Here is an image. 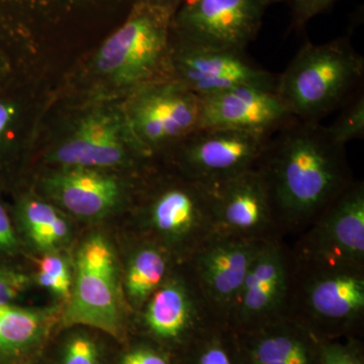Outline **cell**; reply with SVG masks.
I'll list each match as a JSON object with an SVG mask.
<instances>
[{
	"label": "cell",
	"mask_w": 364,
	"mask_h": 364,
	"mask_svg": "<svg viewBox=\"0 0 364 364\" xmlns=\"http://www.w3.org/2000/svg\"><path fill=\"white\" fill-rule=\"evenodd\" d=\"M257 169L279 228L312 225L352 182L345 146L316 122L294 119L273 133Z\"/></svg>",
	"instance_id": "obj_1"
},
{
	"label": "cell",
	"mask_w": 364,
	"mask_h": 364,
	"mask_svg": "<svg viewBox=\"0 0 364 364\" xmlns=\"http://www.w3.org/2000/svg\"><path fill=\"white\" fill-rule=\"evenodd\" d=\"M173 14L134 1L122 23L74 77V100H123L136 88L168 77Z\"/></svg>",
	"instance_id": "obj_2"
},
{
	"label": "cell",
	"mask_w": 364,
	"mask_h": 364,
	"mask_svg": "<svg viewBox=\"0 0 364 364\" xmlns=\"http://www.w3.org/2000/svg\"><path fill=\"white\" fill-rule=\"evenodd\" d=\"M45 162L126 172L153 160L132 131L121 100H74L47 135Z\"/></svg>",
	"instance_id": "obj_3"
},
{
	"label": "cell",
	"mask_w": 364,
	"mask_h": 364,
	"mask_svg": "<svg viewBox=\"0 0 364 364\" xmlns=\"http://www.w3.org/2000/svg\"><path fill=\"white\" fill-rule=\"evenodd\" d=\"M363 74V57L348 37L306 42L277 76V93L294 119L320 123L355 95Z\"/></svg>",
	"instance_id": "obj_4"
},
{
	"label": "cell",
	"mask_w": 364,
	"mask_h": 364,
	"mask_svg": "<svg viewBox=\"0 0 364 364\" xmlns=\"http://www.w3.org/2000/svg\"><path fill=\"white\" fill-rule=\"evenodd\" d=\"M121 102L132 131L153 159L200 129V97L173 78L146 83Z\"/></svg>",
	"instance_id": "obj_5"
},
{
	"label": "cell",
	"mask_w": 364,
	"mask_h": 364,
	"mask_svg": "<svg viewBox=\"0 0 364 364\" xmlns=\"http://www.w3.org/2000/svg\"><path fill=\"white\" fill-rule=\"evenodd\" d=\"M73 284L62 322L83 325L117 337L123 327V303L119 272L111 244L92 234L76 254Z\"/></svg>",
	"instance_id": "obj_6"
},
{
	"label": "cell",
	"mask_w": 364,
	"mask_h": 364,
	"mask_svg": "<svg viewBox=\"0 0 364 364\" xmlns=\"http://www.w3.org/2000/svg\"><path fill=\"white\" fill-rule=\"evenodd\" d=\"M144 210L146 225L168 253L177 248L191 257L217 233L210 188L181 173L157 186Z\"/></svg>",
	"instance_id": "obj_7"
},
{
	"label": "cell",
	"mask_w": 364,
	"mask_h": 364,
	"mask_svg": "<svg viewBox=\"0 0 364 364\" xmlns=\"http://www.w3.org/2000/svg\"><path fill=\"white\" fill-rule=\"evenodd\" d=\"M167 76L200 97L239 86L277 91V76L257 65L246 51L196 44L173 33Z\"/></svg>",
	"instance_id": "obj_8"
},
{
	"label": "cell",
	"mask_w": 364,
	"mask_h": 364,
	"mask_svg": "<svg viewBox=\"0 0 364 364\" xmlns=\"http://www.w3.org/2000/svg\"><path fill=\"white\" fill-rule=\"evenodd\" d=\"M282 1L182 0L172 18V33L196 44L246 51L257 38L268 9Z\"/></svg>",
	"instance_id": "obj_9"
},
{
	"label": "cell",
	"mask_w": 364,
	"mask_h": 364,
	"mask_svg": "<svg viewBox=\"0 0 364 364\" xmlns=\"http://www.w3.org/2000/svg\"><path fill=\"white\" fill-rule=\"evenodd\" d=\"M269 136L231 129L202 128L167 156L179 173L210 186L256 168Z\"/></svg>",
	"instance_id": "obj_10"
},
{
	"label": "cell",
	"mask_w": 364,
	"mask_h": 364,
	"mask_svg": "<svg viewBox=\"0 0 364 364\" xmlns=\"http://www.w3.org/2000/svg\"><path fill=\"white\" fill-rule=\"evenodd\" d=\"M311 226L299 243V262L363 270V182L352 181Z\"/></svg>",
	"instance_id": "obj_11"
},
{
	"label": "cell",
	"mask_w": 364,
	"mask_h": 364,
	"mask_svg": "<svg viewBox=\"0 0 364 364\" xmlns=\"http://www.w3.org/2000/svg\"><path fill=\"white\" fill-rule=\"evenodd\" d=\"M131 189L119 172L82 167H52L39 181L40 196L83 221L104 219L119 210Z\"/></svg>",
	"instance_id": "obj_12"
},
{
	"label": "cell",
	"mask_w": 364,
	"mask_h": 364,
	"mask_svg": "<svg viewBox=\"0 0 364 364\" xmlns=\"http://www.w3.org/2000/svg\"><path fill=\"white\" fill-rule=\"evenodd\" d=\"M265 241L217 232L191 256L195 284L208 310L231 316L251 263Z\"/></svg>",
	"instance_id": "obj_13"
},
{
	"label": "cell",
	"mask_w": 364,
	"mask_h": 364,
	"mask_svg": "<svg viewBox=\"0 0 364 364\" xmlns=\"http://www.w3.org/2000/svg\"><path fill=\"white\" fill-rule=\"evenodd\" d=\"M218 233L274 240L280 229L267 183L257 167L208 186Z\"/></svg>",
	"instance_id": "obj_14"
},
{
	"label": "cell",
	"mask_w": 364,
	"mask_h": 364,
	"mask_svg": "<svg viewBox=\"0 0 364 364\" xmlns=\"http://www.w3.org/2000/svg\"><path fill=\"white\" fill-rule=\"evenodd\" d=\"M294 267L279 239L267 240L249 268L230 317L245 325L272 322L289 309Z\"/></svg>",
	"instance_id": "obj_15"
},
{
	"label": "cell",
	"mask_w": 364,
	"mask_h": 364,
	"mask_svg": "<svg viewBox=\"0 0 364 364\" xmlns=\"http://www.w3.org/2000/svg\"><path fill=\"white\" fill-rule=\"evenodd\" d=\"M200 100V129H231L272 136L296 119L277 91L253 86H239Z\"/></svg>",
	"instance_id": "obj_16"
},
{
	"label": "cell",
	"mask_w": 364,
	"mask_h": 364,
	"mask_svg": "<svg viewBox=\"0 0 364 364\" xmlns=\"http://www.w3.org/2000/svg\"><path fill=\"white\" fill-rule=\"evenodd\" d=\"M299 303L311 318L326 323H349L364 311L363 270L299 262Z\"/></svg>",
	"instance_id": "obj_17"
},
{
	"label": "cell",
	"mask_w": 364,
	"mask_h": 364,
	"mask_svg": "<svg viewBox=\"0 0 364 364\" xmlns=\"http://www.w3.org/2000/svg\"><path fill=\"white\" fill-rule=\"evenodd\" d=\"M144 324L162 340H176L191 329L200 311L208 310L202 294L183 279L168 277L143 306Z\"/></svg>",
	"instance_id": "obj_18"
},
{
	"label": "cell",
	"mask_w": 364,
	"mask_h": 364,
	"mask_svg": "<svg viewBox=\"0 0 364 364\" xmlns=\"http://www.w3.org/2000/svg\"><path fill=\"white\" fill-rule=\"evenodd\" d=\"M11 215L21 243L41 252L59 251L70 239L65 213L42 196L23 193L14 202Z\"/></svg>",
	"instance_id": "obj_19"
},
{
	"label": "cell",
	"mask_w": 364,
	"mask_h": 364,
	"mask_svg": "<svg viewBox=\"0 0 364 364\" xmlns=\"http://www.w3.org/2000/svg\"><path fill=\"white\" fill-rule=\"evenodd\" d=\"M57 317V309L0 305V364L13 363L30 353L47 336Z\"/></svg>",
	"instance_id": "obj_20"
},
{
	"label": "cell",
	"mask_w": 364,
	"mask_h": 364,
	"mask_svg": "<svg viewBox=\"0 0 364 364\" xmlns=\"http://www.w3.org/2000/svg\"><path fill=\"white\" fill-rule=\"evenodd\" d=\"M169 259V253L156 243L145 244L132 254L124 287L134 308H142L151 294L168 279Z\"/></svg>",
	"instance_id": "obj_21"
},
{
	"label": "cell",
	"mask_w": 364,
	"mask_h": 364,
	"mask_svg": "<svg viewBox=\"0 0 364 364\" xmlns=\"http://www.w3.org/2000/svg\"><path fill=\"white\" fill-rule=\"evenodd\" d=\"M252 364H312L306 342L294 332L277 329L261 335L251 346Z\"/></svg>",
	"instance_id": "obj_22"
},
{
	"label": "cell",
	"mask_w": 364,
	"mask_h": 364,
	"mask_svg": "<svg viewBox=\"0 0 364 364\" xmlns=\"http://www.w3.org/2000/svg\"><path fill=\"white\" fill-rule=\"evenodd\" d=\"M30 111L26 97L0 95V158L18 145L26 129Z\"/></svg>",
	"instance_id": "obj_23"
},
{
	"label": "cell",
	"mask_w": 364,
	"mask_h": 364,
	"mask_svg": "<svg viewBox=\"0 0 364 364\" xmlns=\"http://www.w3.org/2000/svg\"><path fill=\"white\" fill-rule=\"evenodd\" d=\"M36 282L59 299L68 301L73 284L70 263L59 251L44 253L39 261Z\"/></svg>",
	"instance_id": "obj_24"
},
{
	"label": "cell",
	"mask_w": 364,
	"mask_h": 364,
	"mask_svg": "<svg viewBox=\"0 0 364 364\" xmlns=\"http://www.w3.org/2000/svg\"><path fill=\"white\" fill-rule=\"evenodd\" d=\"M332 138L337 143L346 146L353 140L364 136V97L363 93H355L342 107L338 117L327 127Z\"/></svg>",
	"instance_id": "obj_25"
},
{
	"label": "cell",
	"mask_w": 364,
	"mask_h": 364,
	"mask_svg": "<svg viewBox=\"0 0 364 364\" xmlns=\"http://www.w3.org/2000/svg\"><path fill=\"white\" fill-rule=\"evenodd\" d=\"M32 286V277L13 262H0V305H14Z\"/></svg>",
	"instance_id": "obj_26"
},
{
	"label": "cell",
	"mask_w": 364,
	"mask_h": 364,
	"mask_svg": "<svg viewBox=\"0 0 364 364\" xmlns=\"http://www.w3.org/2000/svg\"><path fill=\"white\" fill-rule=\"evenodd\" d=\"M61 364H100L97 342L90 335H72L64 345Z\"/></svg>",
	"instance_id": "obj_27"
},
{
	"label": "cell",
	"mask_w": 364,
	"mask_h": 364,
	"mask_svg": "<svg viewBox=\"0 0 364 364\" xmlns=\"http://www.w3.org/2000/svg\"><path fill=\"white\" fill-rule=\"evenodd\" d=\"M23 248L20 236L14 226L11 210L0 193V262H13Z\"/></svg>",
	"instance_id": "obj_28"
},
{
	"label": "cell",
	"mask_w": 364,
	"mask_h": 364,
	"mask_svg": "<svg viewBox=\"0 0 364 364\" xmlns=\"http://www.w3.org/2000/svg\"><path fill=\"white\" fill-rule=\"evenodd\" d=\"M291 11V30L301 32L309 21L329 11L337 0H284Z\"/></svg>",
	"instance_id": "obj_29"
},
{
	"label": "cell",
	"mask_w": 364,
	"mask_h": 364,
	"mask_svg": "<svg viewBox=\"0 0 364 364\" xmlns=\"http://www.w3.org/2000/svg\"><path fill=\"white\" fill-rule=\"evenodd\" d=\"M46 0H0V20L20 18L33 13Z\"/></svg>",
	"instance_id": "obj_30"
},
{
	"label": "cell",
	"mask_w": 364,
	"mask_h": 364,
	"mask_svg": "<svg viewBox=\"0 0 364 364\" xmlns=\"http://www.w3.org/2000/svg\"><path fill=\"white\" fill-rule=\"evenodd\" d=\"M320 356L321 364H361L355 354L339 345L323 347Z\"/></svg>",
	"instance_id": "obj_31"
},
{
	"label": "cell",
	"mask_w": 364,
	"mask_h": 364,
	"mask_svg": "<svg viewBox=\"0 0 364 364\" xmlns=\"http://www.w3.org/2000/svg\"><path fill=\"white\" fill-rule=\"evenodd\" d=\"M121 364H168V361L152 349L136 348L124 354Z\"/></svg>",
	"instance_id": "obj_32"
},
{
	"label": "cell",
	"mask_w": 364,
	"mask_h": 364,
	"mask_svg": "<svg viewBox=\"0 0 364 364\" xmlns=\"http://www.w3.org/2000/svg\"><path fill=\"white\" fill-rule=\"evenodd\" d=\"M198 364H233V361L226 348L214 342L205 346L200 352Z\"/></svg>",
	"instance_id": "obj_33"
},
{
	"label": "cell",
	"mask_w": 364,
	"mask_h": 364,
	"mask_svg": "<svg viewBox=\"0 0 364 364\" xmlns=\"http://www.w3.org/2000/svg\"><path fill=\"white\" fill-rule=\"evenodd\" d=\"M135 1L142 2V4H148V6L158 7V9L168 11V13L174 16L177 9L181 6L182 0H135Z\"/></svg>",
	"instance_id": "obj_34"
},
{
	"label": "cell",
	"mask_w": 364,
	"mask_h": 364,
	"mask_svg": "<svg viewBox=\"0 0 364 364\" xmlns=\"http://www.w3.org/2000/svg\"><path fill=\"white\" fill-rule=\"evenodd\" d=\"M13 73L11 62L9 58L0 52V88L6 85L7 80L11 78Z\"/></svg>",
	"instance_id": "obj_35"
}]
</instances>
